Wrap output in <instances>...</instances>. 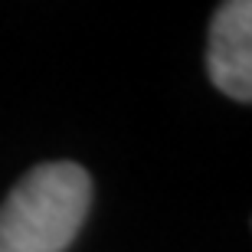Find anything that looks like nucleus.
Returning a JSON list of instances; mask_svg holds the SVG:
<instances>
[{
    "label": "nucleus",
    "instance_id": "obj_1",
    "mask_svg": "<svg viewBox=\"0 0 252 252\" xmlns=\"http://www.w3.org/2000/svg\"><path fill=\"white\" fill-rule=\"evenodd\" d=\"M92 206V177L72 160L27 170L0 203V252H65Z\"/></svg>",
    "mask_w": 252,
    "mask_h": 252
},
{
    "label": "nucleus",
    "instance_id": "obj_2",
    "mask_svg": "<svg viewBox=\"0 0 252 252\" xmlns=\"http://www.w3.org/2000/svg\"><path fill=\"white\" fill-rule=\"evenodd\" d=\"M206 75L223 95L252 102V3L226 0L210 20Z\"/></svg>",
    "mask_w": 252,
    "mask_h": 252
}]
</instances>
